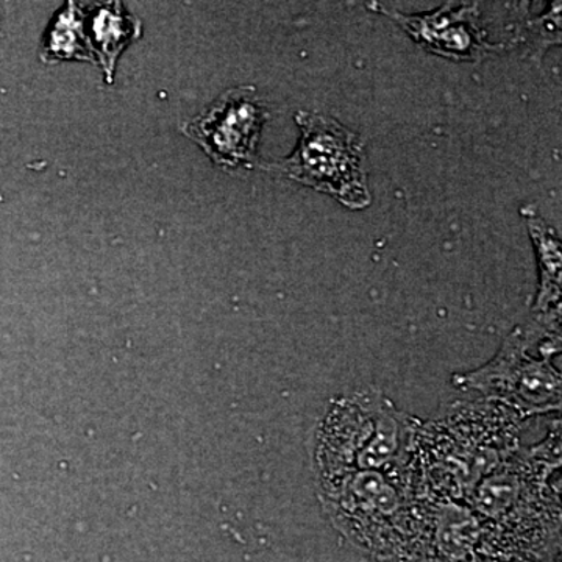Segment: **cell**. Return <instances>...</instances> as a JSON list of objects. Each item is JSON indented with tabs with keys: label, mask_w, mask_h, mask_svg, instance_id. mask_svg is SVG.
I'll list each match as a JSON object with an SVG mask.
<instances>
[{
	"label": "cell",
	"mask_w": 562,
	"mask_h": 562,
	"mask_svg": "<svg viewBox=\"0 0 562 562\" xmlns=\"http://www.w3.org/2000/svg\"><path fill=\"white\" fill-rule=\"evenodd\" d=\"M420 424L380 392H355L333 403L317 435L319 475L392 472L409 465Z\"/></svg>",
	"instance_id": "obj_1"
},
{
	"label": "cell",
	"mask_w": 562,
	"mask_h": 562,
	"mask_svg": "<svg viewBox=\"0 0 562 562\" xmlns=\"http://www.w3.org/2000/svg\"><path fill=\"white\" fill-rule=\"evenodd\" d=\"M406 468L319 475L325 509L347 535L369 549H401L430 530L427 503L422 509L419 492Z\"/></svg>",
	"instance_id": "obj_2"
},
{
	"label": "cell",
	"mask_w": 562,
	"mask_h": 562,
	"mask_svg": "<svg viewBox=\"0 0 562 562\" xmlns=\"http://www.w3.org/2000/svg\"><path fill=\"white\" fill-rule=\"evenodd\" d=\"M560 349L561 331L532 319L514 328L490 362L454 375L453 386L476 392L520 420L560 413L561 372L553 364Z\"/></svg>",
	"instance_id": "obj_3"
},
{
	"label": "cell",
	"mask_w": 562,
	"mask_h": 562,
	"mask_svg": "<svg viewBox=\"0 0 562 562\" xmlns=\"http://www.w3.org/2000/svg\"><path fill=\"white\" fill-rule=\"evenodd\" d=\"M295 121L302 132L297 149L286 160L262 168L331 195L347 209H368L371 192L361 166L360 136L312 111H299Z\"/></svg>",
	"instance_id": "obj_4"
},
{
	"label": "cell",
	"mask_w": 562,
	"mask_h": 562,
	"mask_svg": "<svg viewBox=\"0 0 562 562\" xmlns=\"http://www.w3.org/2000/svg\"><path fill=\"white\" fill-rule=\"evenodd\" d=\"M269 110L255 87L225 91L209 109L181 125V133L194 140L227 171L250 169L257 165L258 144Z\"/></svg>",
	"instance_id": "obj_5"
},
{
	"label": "cell",
	"mask_w": 562,
	"mask_h": 562,
	"mask_svg": "<svg viewBox=\"0 0 562 562\" xmlns=\"http://www.w3.org/2000/svg\"><path fill=\"white\" fill-rule=\"evenodd\" d=\"M368 7L390 16L405 29L422 49L439 57L479 63L486 55L502 49V46H494L487 41L480 20L479 3L447 2L438 10L422 14H403L376 3H369Z\"/></svg>",
	"instance_id": "obj_6"
},
{
	"label": "cell",
	"mask_w": 562,
	"mask_h": 562,
	"mask_svg": "<svg viewBox=\"0 0 562 562\" xmlns=\"http://www.w3.org/2000/svg\"><path fill=\"white\" fill-rule=\"evenodd\" d=\"M536 254H538L541 286L532 316L550 330L561 331V243L552 227L538 216L535 209L522 210Z\"/></svg>",
	"instance_id": "obj_7"
},
{
	"label": "cell",
	"mask_w": 562,
	"mask_h": 562,
	"mask_svg": "<svg viewBox=\"0 0 562 562\" xmlns=\"http://www.w3.org/2000/svg\"><path fill=\"white\" fill-rule=\"evenodd\" d=\"M140 21L122 7L121 2L99 5L90 24L92 54L101 63L106 83H113L114 70L121 52L140 36Z\"/></svg>",
	"instance_id": "obj_8"
},
{
	"label": "cell",
	"mask_w": 562,
	"mask_h": 562,
	"mask_svg": "<svg viewBox=\"0 0 562 562\" xmlns=\"http://www.w3.org/2000/svg\"><path fill=\"white\" fill-rule=\"evenodd\" d=\"M87 11L80 3L69 2L52 22L44 40L41 60L60 63L65 60L95 61L90 36L85 32Z\"/></svg>",
	"instance_id": "obj_9"
},
{
	"label": "cell",
	"mask_w": 562,
	"mask_h": 562,
	"mask_svg": "<svg viewBox=\"0 0 562 562\" xmlns=\"http://www.w3.org/2000/svg\"><path fill=\"white\" fill-rule=\"evenodd\" d=\"M513 41L527 46L531 58H542L547 47L561 43V3H553L542 16L517 22Z\"/></svg>",
	"instance_id": "obj_10"
}]
</instances>
